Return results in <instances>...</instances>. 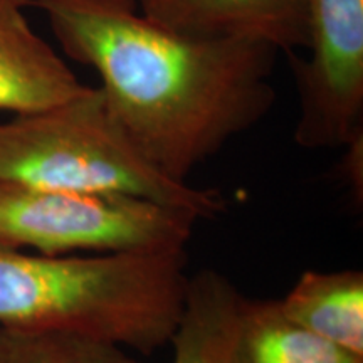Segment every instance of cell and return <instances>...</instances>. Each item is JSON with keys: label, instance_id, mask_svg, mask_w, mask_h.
I'll use <instances>...</instances> for the list:
<instances>
[{"label": "cell", "instance_id": "cell-1", "mask_svg": "<svg viewBox=\"0 0 363 363\" xmlns=\"http://www.w3.org/2000/svg\"><path fill=\"white\" fill-rule=\"evenodd\" d=\"M27 2L67 57L98 72L106 110L136 152L179 184L276 101L271 44L175 33L136 0Z\"/></svg>", "mask_w": 363, "mask_h": 363}, {"label": "cell", "instance_id": "cell-12", "mask_svg": "<svg viewBox=\"0 0 363 363\" xmlns=\"http://www.w3.org/2000/svg\"><path fill=\"white\" fill-rule=\"evenodd\" d=\"M347 152L342 160L343 180L350 185L353 195L362 199L363 192V135L345 145Z\"/></svg>", "mask_w": 363, "mask_h": 363}, {"label": "cell", "instance_id": "cell-6", "mask_svg": "<svg viewBox=\"0 0 363 363\" xmlns=\"http://www.w3.org/2000/svg\"><path fill=\"white\" fill-rule=\"evenodd\" d=\"M143 16L197 38L252 39L293 54L310 43L305 0H138Z\"/></svg>", "mask_w": 363, "mask_h": 363}, {"label": "cell", "instance_id": "cell-4", "mask_svg": "<svg viewBox=\"0 0 363 363\" xmlns=\"http://www.w3.org/2000/svg\"><path fill=\"white\" fill-rule=\"evenodd\" d=\"M201 220L192 212L115 192L0 182V246L40 254L185 249Z\"/></svg>", "mask_w": 363, "mask_h": 363}, {"label": "cell", "instance_id": "cell-8", "mask_svg": "<svg viewBox=\"0 0 363 363\" xmlns=\"http://www.w3.org/2000/svg\"><path fill=\"white\" fill-rule=\"evenodd\" d=\"M234 363H363L286 315L279 299L240 298Z\"/></svg>", "mask_w": 363, "mask_h": 363}, {"label": "cell", "instance_id": "cell-2", "mask_svg": "<svg viewBox=\"0 0 363 363\" xmlns=\"http://www.w3.org/2000/svg\"><path fill=\"white\" fill-rule=\"evenodd\" d=\"M189 278L185 249L69 256L0 246V325L152 353L170 343Z\"/></svg>", "mask_w": 363, "mask_h": 363}, {"label": "cell", "instance_id": "cell-9", "mask_svg": "<svg viewBox=\"0 0 363 363\" xmlns=\"http://www.w3.org/2000/svg\"><path fill=\"white\" fill-rule=\"evenodd\" d=\"M242 294L216 269L189 278L179 325L172 335V363H234L233 343Z\"/></svg>", "mask_w": 363, "mask_h": 363}, {"label": "cell", "instance_id": "cell-5", "mask_svg": "<svg viewBox=\"0 0 363 363\" xmlns=\"http://www.w3.org/2000/svg\"><path fill=\"white\" fill-rule=\"evenodd\" d=\"M310 57L288 54L299 116L294 142L340 148L363 135V0H305Z\"/></svg>", "mask_w": 363, "mask_h": 363}, {"label": "cell", "instance_id": "cell-10", "mask_svg": "<svg viewBox=\"0 0 363 363\" xmlns=\"http://www.w3.org/2000/svg\"><path fill=\"white\" fill-rule=\"evenodd\" d=\"M279 301L296 323L363 357L362 271H306Z\"/></svg>", "mask_w": 363, "mask_h": 363}, {"label": "cell", "instance_id": "cell-3", "mask_svg": "<svg viewBox=\"0 0 363 363\" xmlns=\"http://www.w3.org/2000/svg\"><path fill=\"white\" fill-rule=\"evenodd\" d=\"M0 182L44 189L115 192L216 219L214 190L179 184L153 169L113 121L99 88L49 110L0 123Z\"/></svg>", "mask_w": 363, "mask_h": 363}, {"label": "cell", "instance_id": "cell-11", "mask_svg": "<svg viewBox=\"0 0 363 363\" xmlns=\"http://www.w3.org/2000/svg\"><path fill=\"white\" fill-rule=\"evenodd\" d=\"M0 363H143L118 345L54 330L0 325Z\"/></svg>", "mask_w": 363, "mask_h": 363}, {"label": "cell", "instance_id": "cell-7", "mask_svg": "<svg viewBox=\"0 0 363 363\" xmlns=\"http://www.w3.org/2000/svg\"><path fill=\"white\" fill-rule=\"evenodd\" d=\"M27 0H0V111L29 115L83 94L86 86L34 33Z\"/></svg>", "mask_w": 363, "mask_h": 363}]
</instances>
